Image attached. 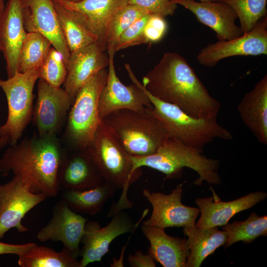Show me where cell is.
Wrapping results in <instances>:
<instances>
[{"instance_id": "7c38bea8", "label": "cell", "mask_w": 267, "mask_h": 267, "mask_svg": "<svg viewBox=\"0 0 267 267\" xmlns=\"http://www.w3.org/2000/svg\"><path fill=\"white\" fill-rule=\"evenodd\" d=\"M267 54V16L262 18L249 32L229 40L208 44L201 49L197 59L202 65L215 66L224 58L238 55Z\"/></svg>"}, {"instance_id": "ac0fdd59", "label": "cell", "mask_w": 267, "mask_h": 267, "mask_svg": "<svg viewBox=\"0 0 267 267\" xmlns=\"http://www.w3.org/2000/svg\"><path fill=\"white\" fill-rule=\"evenodd\" d=\"M267 197L266 192L258 191L229 201H222L215 193L213 196L197 198L195 203L200 217L195 226L201 229L223 226L234 215L254 207Z\"/></svg>"}, {"instance_id": "b9f144b4", "label": "cell", "mask_w": 267, "mask_h": 267, "mask_svg": "<svg viewBox=\"0 0 267 267\" xmlns=\"http://www.w3.org/2000/svg\"><path fill=\"white\" fill-rule=\"evenodd\" d=\"M66 0L71 1H78L81 0Z\"/></svg>"}, {"instance_id": "60d3db41", "label": "cell", "mask_w": 267, "mask_h": 267, "mask_svg": "<svg viewBox=\"0 0 267 267\" xmlns=\"http://www.w3.org/2000/svg\"><path fill=\"white\" fill-rule=\"evenodd\" d=\"M200 1H218V0H199Z\"/></svg>"}, {"instance_id": "ba28073f", "label": "cell", "mask_w": 267, "mask_h": 267, "mask_svg": "<svg viewBox=\"0 0 267 267\" xmlns=\"http://www.w3.org/2000/svg\"><path fill=\"white\" fill-rule=\"evenodd\" d=\"M39 67L17 72L12 77L0 79V87L6 96L8 115L0 126V137H6L11 146L17 143L33 113V89L39 78Z\"/></svg>"}, {"instance_id": "7a4b0ae2", "label": "cell", "mask_w": 267, "mask_h": 267, "mask_svg": "<svg viewBox=\"0 0 267 267\" xmlns=\"http://www.w3.org/2000/svg\"><path fill=\"white\" fill-rule=\"evenodd\" d=\"M63 158L54 136L25 138L8 148L0 159V175L10 173L25 179L33 192L55 197L61 190Z\"/></svg>"}, {"instance_id": "2e32d148", "label": "cell", "mask_w": 267, "mask_h": 267, "mask_svg": "<svg viewBox=\"0 0 267 267\" xmlns=\"http://www.w3.org/2000/svg\"><path fill=\"white\" fill-rule=\"evenodd\" d=\"M73 102L64 89L39 79L34 119L40 137L54 136Z\"/></svg>"}, {"instance_id": "1f68e13d", "label": "cell", "mask_w": 267, "mask_h": 267, "mask_svg": "<svg viewBox=\"0 0 267 267\" xmlns=\"http://www.w3.org/2000/svg\"><path fill=\"white\" fill-rule=\"evenodd\" d=\"M229 5L236 12L244 33L250 31L267 15V0H218Z\"/></svg>"}, {"instance_id": "4dcf8cb0", "label": "cell", "mask_w": 267, "mask_h": 267, "mask_svg": "<svg viewBox=\"0 0 267 267\" xmlns=\"http://www.w3.org/2000/svg\"><path fill=\"white\" fill-rule=\"evenodd\" d=\"M147 14L150 13L136 5L128 3L123 7L112 18L105 30L103 44L105 50L109 47H115L121 35L136 20Z\"/></svg>"}, {"instance_id": "277c9868", "label": "cell", "mask_w": 267, "mask_h": 267, "mask_svg": "<svg viewBox=\"0 0 267 267\" xmlns=\"http://www.w3.org/2000/svg\"><path fill=\"white\" fill-rule=\"evenodd\" d=\"M202 149L190 146L169 136L151 155L131 156L134 171L147 167L162 173L166 179L178 178L184 168L195 171L199 177L193 184L201 186L203 181L217 185L221 182L218 169L220 161L206 157Z\"/></svg>"}, {"instance_id": "f35d334b", "label": "cell", "mask_w": 267, "mask_h": 267, "mask_svg": "<svg viewBox=\"0 0 267 267\" xmlns=\"http://www.w3.org/2000/svg\"><path fill=\"white\" fill-rule=\"evenodd\" d=\"M4 7V0H0V19L3 13Z\"/></svg>"}, {"instance_id": "4316f807", "label": "cell", "mask_w": 267, "mask_h": 267, "mask_svg": "<svg viewBox=\"0 0 267 267\" xmlns=\"http://www.w3.org/2000/svg\"><path fill=\"white\" fill-rule=\"evenodd\" d=\"M60 28L71 53L94 42L97 36L75 11L53 1Z\"/></svg>"}, {"instance_id": "8992f818", "label": "cell", "mask_w": 267, "mask_h": 267, "mask_svg": "<svg viewBox=\"0 0 267 267\" xmlns=\"http://www.w3.org/2000/svg\"><path fill=\"white\" fill-rule=\"evenodd\" d=\"M149 109L145 113L118 110L102 120L131 156L143 157L154 154L169 136Z\"/></svg>"}, {"instance_id": "836d02e7", "label": "cell", "mask_w": 267, "mask_h": 267, "mask_svg": "<svg viewBox=\"0 0 267 267\" xmlns=\"http://www.w3.org/2000/svg\"><path fill=\"white\" fill-rule=\"evenodd\" d=\"M150 14H146L136 20L121 35L115 45V52L147 43L144 36V29Z\"/></svg>"}, {"instance_id": "cb8c5ba5", "label": "cell", "mask_w": 267, "mask_h": 267, "mask_svg": "<svg viewBox=\"0 0 267 267\" xmlns=\"http://www.w3.org/2000/svg\"><path fill=\"white\" fill-rule=\"evenodd\" d=\"M59 180L66 189H85L106 183L86 150L62 159Z\"/></svg>"}, {"instance_id": "ffe728a7", "label": "cell", "mask_w": 267, "mask_h": 267, "mask_svg": "<svg viewBox=\"0 0 267 267\" xmlns=\"http://www.w3.org/2000/svg\"><path fill=\"white\" fill-rule=\"evenodd\" d=\"M192 12L198 21L211 28L218 40L238 38L244 33L235 24L238 18L228 4L219 1H196L194 0H172Z\"/></svg>"}, {"instance_id": "d4e9b609", "label": "cell", "mask_w": 267, "mask_h": 267, "mask_svg": "<svg viewBox=\"0 0 267 267\" xmlns=\"http://www.w3.org/2000/svg\"><path fill=\"white\" fill-rule=\"evenodd\" d=\"M183 232L189 248L186 267H200L206 258L224 246L227 238L225 231L218 227L201 229L195 225L183 227Z\"/></svg>"}, {"instance_id": "d6a6232c", "label": "cell", "mask_w": 267, "mask_h": 267, "mask_svg": "<svg viewBox=\"0 0 267 267\" xmlns=\"http://www.w3.org/2000/svg\"><path fill=\"white\" fill-rule=\"evenodd\" d=\"M67 70L62 54L51 47L39 67V78L54 88L64 84Z\"/></svg>"}, {"instance_id": "3957f363", "label": "cell", "mask_w": 267, "mask_h": 267, "mask_svg": "<svg viewBox=\"0 0 267 267\" xmlns=\"http://www.w3.org/2000/svg\"><path fill=\"white\" fill-rule=\"evenodd\" d=\"M106 182L116 189H122L121 195L113 203L107 217L111 218L133 207L127 192L130 186L141 176L140 169L134 171L130 156L110 129L101 120L91 145L85 149Z\"/></svg>"}, {"instance_id": "f546056e", "label": "cell", "mask_w": 267, "mask_h": 267, "mask_svg": "<svg viewBox=\"0 0 267 267\" xmlns=\"http://www.w3.org/2000/svg\"><path fill=\"white\" fill-rule=\"evenodd\" d=\"M52 46L50 42L43 35L27 32L20 51L18 72H26L40 66Z\"/></svg>"}, {"instance_id": "8d00e7d4", "label": "cell", "mask_w": 267, "mask_h": 267, "mask_svg": "<svg viewBox=\"0 0 267 267\" xmlns=\"http://www.w3.org/2000/svg\"><path fill=\"white\" fill-rule=\"evenodd\" d=\"M129 266L132 267H155L156 263L148 254L144 255L140 250H137L134 255H129L128 259Z\"/></svg>"}, {"instance_id": "f1b7e54d", "label": "cell", "mask_w": 267, "mask_h": 267, "mask_svg": "<svg viewBox=\"0 0 267 267\" xmlns=\"http://www.w3.org/2000/svg\"><path fill=\"white\" fill-rule=\"evenodd\" d=\"M222 229L227 236L225 248L239 241L249 244L259 236L267 235V216L260 217L252 212L246 220L228 223Z\"/></svg>"}, {"instance_id": "484cf974", "label": "cell", "mask_w": 267, "mask_h": 267, "mask_svg": "<svg viewBox=\"0 0 267 267\" xmlns=\"http://www.w3.org/2000/svg\"><path fill=\"white\" fill-rule=\"evenodd\" d=\"M116 188L108 183L93 188L82 189H63L62 200L76 213L94 215L99 212L115 194Z\"/></svg>"}, {"instance_id": "5b68a950", "label": "cell", "mask_w": 267, "mask_h": 267, "mask_svg": "<svg viewBox=\"0 0 267 267\" xmlns=\"http://www.w3.org/2000/svg\"><path fill=\"white\" fill-rule=\"evenodd\" d=\"M126 71L132 82L141 89L150 99L153 105L150 112L160 121L170 137L202 149L215 139L233 138L231 133L219 124L217 119L194 118L178 106L159 99L139 81L131 67H127Z\"/></svg>"}, {"instance_id": "6da1fadb", "label": "cell", "mask_w": 267, "mask_h": 267, "mask_svg": "<svg viewBox=\"0 0 267 267\" xmlns=\"http://www.w3.org/2000/svg\"><path fill=\"white\" fill-rule=\"evenodd\" d=\"M142 84L154 96L192 117L217 118L221 103L210 95L187 60L178 53H165L143 77Z\"/></svg>"}, {"instance_id": "83f0119b", "label": "cell", "mask_w": 267, "mask_h": 267, "mask_svg": "<svg viewBox=\"0 0 267 267\" xmlns=\"http://www.w3.org/2000/svg\"><path fill=\"white\" fill-rule=\"evenodd\" d=\"M18 257V264L21 267H80L77 258L64 248L57 252L36 244Z\"/></svg>"}, {"instance_id": "74e56055", "label": "cell", "mask_w": 267, "mask_h": 267, "mask_svg": "<svg viewBox=\"0 0 267 267\" xmlns=\"http://www.w3.org/2000/svg\"><path fill=\"white\" fill-rule=\"evenodd\" d=\"M36 243L33 242L23 244H12L0 242V255L3 254H19L28 250Z\"/></svg>"}, {"instance_id": "7402d4cb", "label": "cell", "mask_w": 267, "mask_h": 267, "mask_svg": "<svg viewBox=\"0 0 267 267\" xmlns=\"http://www.w3.org/2000/svg\"><path fill=\"white\" fill-rule=\"evenodd\" d=\"M141 231L148 240V254L164 267H186L189 248L186 239L167 235L165 229L141 225Z\"/></svg>"}, {"instance_id": "d6986e66", "label": "cell", "mask_w": 267, "mask_h": 267, "mask_svg": "<svg viewBox=\"0 0 267 267\" xmlns=\"http://www.w3.org/2000/svg\"><path fill=\"white\" fill-rule=\"evenodd\" d=\"M27 33L21 0H8L0 19V51L5 60L8 78L18 72L20 51Z\"/></svg>"}, {"instance_id": "5bb4252c", "label": "cell", "mask_w": 267, "mask_h": 267, "mask_svg": "<svg viewBox=\"0 0 267 267\" xmlns=\"http://www.w3.org/2000/svg\"><path fill=\"white\" fill-rule=\"evenodd\" d=\"M87 221L72 210L62 200L54 205L51 219L38 232L37 239L41 242L60 241L63 248L78 258Z\"/></svg>"}, {"instance_id": "e575fe53", "label": "cell", "mask_w": 267, "mask_h": 267, "mask_svg": "<svg viewBox=\"0 0 267 267\" xmlns=\"http://www.w3.org/2000/svg\"><path fill=\"white\" fill-rule=\"evenodd\" d=\"M128 3L138 5L150 14L164 18L174 15L178 5L172 0H129Z\"/></svg>"}, {"instance_id": "9c48e42d", "label": "cell", "mask_w": 267, "mask_h": 267, "mask_svg": "<svg viewBox=\"0 0 267 267\" xmlns=\"http://www.w3.org/2000/svg\"><path fill=\"white\" fill-rule=\"evenodd\" d=\"M46 198L42 193L31 191L26 180L19 176L0 184V239L12 228L20 232L27 231L22 223L23 219Z\"/></svg>"}, {"instance_id": "e0dca14e", "label": "cell", "mask_w": 267, "mask_h": 267, "mask_svg": "<svg viewBox=\"0 0 267 267\" xmlns=\"http://www.w3.org/2000/svg\"><path fill=\"white\" fill-rule=\"evenodd\" d=\"M109 64L108 52L98 42L70 53L63 85L73 101L81 87L100 71L108 67Z\"/></svg>"}, {"instance_id": "9a60e30c", "label": "cell", "mask_w": 267, "mask_h": 267, "mask_svg": "<svg viewBox=\"0 0 267 267\" xmlns=\"http://www.w3.org/2000/svg\"><path fill=\"white\" fill-rule=\"evenodd\" d=\"M23 22L27 32L46 37L62 55L67 68L70 52L58 20L53 0H21Z\"/></svg>"}, {"instance_id": "30bf717a", "label": "cell", "mask_w": 267, "mask_h": 267, "mask_svg": "<svg viewBox=\"0 0 267 267\" xmlns=\"http://www.w3.org/2000/svg\"><path fill=\"white\" fill-rule=\"evenodd\" d=\"M148 211V209L144 210L141 218L136 223L122 211L114 215L110 222L102 228L96 222H87L81 242L83 246L80 250L82 259L79 261L80 267H85L95 262H100L109 252L111 243L121 235L134 232Z\"/></svg>"}, {"instance_id": "ab89813d", "label": "cell", "mask_w": 267, "mask_h": 267, "mask_svg": "<svg viewBox=\"0 0 267 267\" xmlns=\"http://www.w3.org/2000/svg\"><path fill=\"white\" fill-rule=\"evenodd\" d=\"M7 143H8V140L6 138L4 137H0V147H3Z\"/></svg>"}, {"instance_id": "d590c367", "label": "cell", "mask_w": 267, "mask_h": 267, "mask_svg": "<svg viewBox=\"0 0 267 267\" xmlns=\"http://www.w3.org/2000/svg\"><path fill=\"white\" fill-rule=\"evenodd\" d=\"M167 27L164 17L150 14L144 29V34L147 43L160 41L165 35Z\"/></svg>"}, {"instance_id": "52a82bcc", "label": "cell", "mask_w": 267, "mask_h": 267, "mask_svg": "<svg viewBox=\"0 0 267 267\" xmlns=\"http://www.w3.org/2000/svg\"><path fill=\"white\" fill-rule=\"evenodd\" d=\"M108 70L104 69L89 80L77 92L70 110L67 135L80 150L90 146L101 120L98 105L101 92L106 84Z\"/></svg>"}, {"instance_id": "4fadbf2b", "label": "cell", "mask_w": 267, "mask_h": 267, "mask_svg": "<svg viewBox=\"0 0 267 267\" xmlns=\"http://www.w3.org/2000/svg\"><path fill=\"white\" fill-rule=\"evenodd\" d=\"M182 192L181 184L177 185L168 194L151 192L143 189V195L151 204L152 212L149 219L143 222L142 224L163 229L195 225L200 210L198 208L182 203Z\"/></svg>"}, {"instance_id": "603a6c76", "label": "cell", "mask_w": 267, "mask_h": 267, "mask_svg": "<svg viewBox=\"0 0 267 267\" xmlns=\"http://www.w3.org/2000/svg\"><path fill=\"white\" fill-rule=\"evenodd\" d=\"M244 124L260 143L267 144V76L247 92L237 106Z\"/></svg>"}, {"instance_id": "8fae6325", "label": "cell", "mask_w": 267, "mask_h": 267, "mask_svg": "<svg viewBox=\"0 0 267 267\" xmlns=\"http://www.w3.org/2000/svg\"><path fill=\"white\" fill-rule=\"evenodd\" d=\"M109 64L108 77L99 97L98 112L101 120L111 113L120 109H129L145 113L153 105L145 92L135 84H123L117 76L114 65V47L107 49Z\"/></svg>"}, {"instance_id": "44dd1931", "label": "cell", "mask_w": 267, "mask_h": 267, "mask_svg": "<svg viewBox=\"0 0 267 267\" xmlns=\"http://www.w3.org/2000/svg\"><path fill=\"white\" fill-rule=\"evenodd\" d=\"M53 0L76 12L97 36V42L105 50L103 44L105 30L112 18L128 4L129 0Z\"/></svg>"}]
</instances>
